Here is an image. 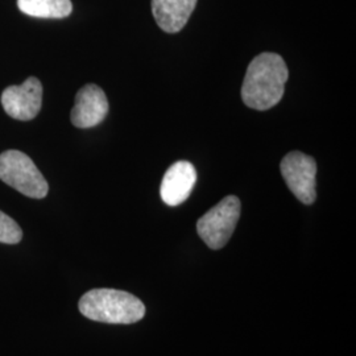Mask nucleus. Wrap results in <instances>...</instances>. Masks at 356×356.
<instances>
[{"label":"nucleus","mask_w":356,"mask_h":356,"mask_svg":"<svg viewBox=\"0 0 356 356\" xmlns=\"http://www.w3.org/2000/svg\"><path fill=\"white\" fill-rule=\"evenodd\" d=\"M288 76V66L279 54L267 51L256 56L243 81V102L257 111L272 108L282 99Z\"/></svg>","instance_id":"nucleus-1"},{"label":"nucleus","mask_w":356,"mask_h":356,"mask_svg":"<svg viewBox=\"0 0 356 356\" xmlns=\"http://www.w3.org/2000/svg\"><path fill=\"white\" fill-rule=\"evenodd\" d=\"M79 312L91 321L129 325L139 322L145 316V306L131 293L116 289H92L79 300Z\"/></svg>","instance_id":"nucleus-2"},{"label":"nucleus","mask_w":356,"mask_h":356,"mask_svg":"<svg viewBox=\"0 0 356 356\" xmlns=\"http://www.w3.org/2000/svg\"><path fill=\"white\" fill-rule=\"evenodd\" d=\"M0 179L33 200L45 198L49 191L47 179L32 159L16 149L0 153Z\"/></svg>","instance_id":"nucleus-3"},{"label":"nucleus","mask_w":356,"mask_h":356,"mask_svg":"<svg viewBox=\"0 0 356 356\" xmlns=\"http://www.w3.org/2000/svg\"><path fill=\"white\" fill-rule=\"evenodd\" d=\"M242 204L235 195L223 198L197 222L200 238L211 250L223 248L232 236L241 218Z\"/></svg>","instance_id":"nucleus-4"},{"label":"nucleus","mask_w":356,"mask_h":356,"mask_svg":"<svg viewBox=\"0 0 356 356\" xmlns=\"http://www.w3.org/2000/svg\"><path fill=\"white\" fill-rule=\"evenodd\" d=\"M280 170L288 188L300 202L314 204L317 198V163L313 157L305 153L293 151L282 159Z\"/></svg>","instance_id":"nucleus-5"},{"label":"nucleus","mask_w":356,"mask_h":356,"mask_svg":"<svg viewBox=\"0 0 356 356\" xmlns=\"http://www.w3.org/2000/svg\"><path fill=\"white\" fill-rule=\"evenodd\" d=\"M1 106L13 119L28 122L38 116L42 106V85L29 76L23 85L10 86L1 94Z\"/></svg>","instance_id":"nucleus-6"},{"label":"nucleus","mask_w":356,"mask_h":356,"mask_svg":"<svg viewBox=\"0 0 356 356\" xmlns=\"http://www.w3.org/2000/svg\"><path fill=\"white\" fill-rule=\"evenodd\" d=\"M108 114L107 97L98 85L89 83L76 92L72 110V123L76 128H91L101 124Z\"/></svg>","instance_id":"nucleus-7"},{"label":"nucleus","mask_w":356,"mask_h":356,"mask_svg":"<svg viewBox=\"0 0 356 356\" xmlns=\"http://www.w3.org/2000/svg\"><path fill=\"white\" fill-rule=\"evenodd\" d=\"M197 181V170L189 161H177L166 170L160 186V195L168 206L185 202Z\"/></svg>","instance_id":"nucleus-8"},{"label":"nucleus","mask_w":356,"mask_h":356,"mask_svg":"<svg viewBox=\"0 0 356 356\" xmlns=\"http://www.w3.org/2000/svg\"><path fill=\"white\" fill-rule=\"evenodd\" d=\"M197 0H152V13L157 26L166 33H177L186 26Z\"/></svg>","instance_id":"nucleus-9"},{"label":"nucleus","mask_w":356,"mask_h":356,"mask_svg":"<svg viewBox=\"0 0 356 356\" xmlns=\"http://www.w3.org/2000/svg\"><path fill=\"white\" fill-rule=\"evenodd\" d=\"M23 13L41 19H64L73 11L70 0H17Z\"/></svg>","instance_id":"nucleus-10"},{"label":"nucleus","mask_w":356,"mask_h":356,"mask_svg":"<svg viewBox=\"0 0 356 356\" xmlns=\"http://www.w3.org/2000/svg\"><path fill=\"white\" fill-rule=\"evenodd\" d=\"M23 239V231L11 216L0 211V243L17 244Z\"/></svg>","instance_id":"nucleus-11"}]
</instances>
